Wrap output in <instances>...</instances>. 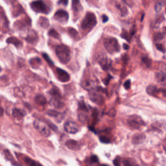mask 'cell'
Masks as SVG:
<instances>
[{"mask_svg":"<svg viewBox=\"0 0 166 166\" xmlns=\"http://www.w3.org/2000/svg\"><path fill=\"white\" fill-rule=\"evenodd\" d=\"M164 37V36L162 33H158L155 37V41H158L160 40H162Z\"/></svg>","mask_w":166,"mask_h":166,"instance_id":"e575fe53","label":"cell"},{"mask_svg":"<svg viewBox=\"0 0 166 166\" xmlns=\"http://www.w3.org/2000/svg\"><path fill=\"white\" fill-rule=\"evenodd\" d=\"M35 101L37 104L41 106L45 105L46 104V99L43 95H38L35 97Z\"/></svg>","mask_w":166,"mask_h":166,"instance_id":"ac0fdd59","label":"cell"},{"mask_svg":"<svg viewBox=\"0 0 166 166\" xmlns=\"http://www.w3.org/2000/svg\"><path fill=\"white\" fill-rule=\"evenodd\" d=\"M48 34L50 36L53 37V38H55V39H59V33L56 31V30L54 29H51L50 30L48 33Z\"/></svg>","mask_w":166,"mask_h":166,"instance_id":"4316f807","label":"cell"},{"mask_svg":"<svg viewBox=\"0 0 166 166\" xmlns=\"http://www.w3.org/2000/svg\"><path fill=\"white\" fill-rule=\"evenodd\" d=\"M0 18L3 21V23L5 25V26L7 27L8 23V20L5 16L3 9L1 7H0Z\"/></svg>","mask_w":166,"mask_h":166,"instance_id":"7402d4cb","label":"cell"},{"mask_svg":"<svg viewBox=\"0 0 166 166\" xmlns=\"http://www.w3.org/2000/svg\"><path fill=\"white\" fill-rule=\"evenodd\" d=\"M56 74L58 79L61 82H67L70 79L69 74L66 71L59 68L56 69Z\"/></svg>","mask_w":166,"mask_h":166,"instance_id":"9c48e42d","label":"cell"},{"mask_svg":"<svg viewBox=\"0 0 166 166\" xmlns=\"http://www.w3.org/2000/svg\"><path fill=\"white\" fill-rule=\"evenodd\" d=\"M56 54L59 61L63 64H67L71 59V52L67 46L59 45L56 49Z\"/></svg>","mask_w":166,"mask_h":166,"instance_id":"6da1fadb","label":"cell"},{"mask_svg":"<svg viewBox=\"0 0 166 166\" xmlns=\"http://www.w3.org/2000/svg\"><path fill=\"white\" fill-rule=\"evenodd\" d=\"M102 22L103 23H105L106 22L108 21V17L106 15H103L102 16Z\"/></svg>","mask_w":166,"mask_h":166,"instance_id":"ab89813d","label":"cell"},{"mask_svg":"<svg viewBox=\"0 0 166 166\" xmlns=\"http://www.w3.org/2000/svg\"><path fill=\"white\" fill-rule=\"evenodd\" d=\"M157 78L159 82L161 83L165 84L166 82V74L163 72H160L157 75Z\"/></svg>","mask_w":166,"mask_h":166,"instance_id":"ffe728a7","label":"cell"},{"mask_svg":"<svg viewBox=\"0 0 166 166\" xmlns=\"http://www.w3.org/2000/svg\"><path fill=\"white\" fill-rule=\"evenodd\" d=\"M99 140L103 143H109L111 142L110 139L106 136H101L99 137Z\"/></svg>","mask_w":166,"mask_h":166,"instance_id":"f546056e","label":"cell"},{"mask_svg":"<svg viewBox=\"0 0 166 166\" xmlns=\"http://www.w3.org/2000/svg\"><path fill=\"white\" fill-rule=\"evenodd\" d=\"M144 15L142 16V17L141 21H143V18H144Z\"/></svg>","mask_w":166,"mask_h":166,"instance_id":"ee69618b","label":"cell"},{"mask_svg":"<svg viewBox=\"0 0 166 166\" xmlns=\"http://www.w3.org/2000/svg\"><path fill=\"white\" fill-rule=\"evenodd\" d=\"M122 1L130 7H133L134 4L133 0H122Z\"/></svg>","mask_w":166,"mask_h":166,"instance_id":"d590c367","label":"cell"},{"mask_svg":"<svg viewBox=\"0 0 166 166\" xmlns=\"http://www.w3.org/2000/svg\"><path fill=\"white\" fill-rule=\"evenodd\" d=\"M65 145L69 149L77 151L80 149L81 145L78 142L74 140H69L66 141Z\"/></svg>","mask_w":166,"mask_h":166,"instance_id":"7c38bea8","label":"cell"},{"mask_svg":"<svg viewBox=\"0 0 166 166\" xmlns=\"http://www.w3.org/2000/svg\"><path fill=\"white\" fill-rule=\"evenodd\" d=\"M123 47L124 49L128 50L130 48V46L128 45H127L126 43H124L123 45Z\"/></svg>","mask_w":166,"mask_h":166,"instance_id":"60d3db41","label":"cell"},{"mask_svg":"<svg viewBox=\"0 0 166 166\" xmlns=\"http://www.w3.org/2000/svg\"><path fill=\"white\" fill-rule=\"evenodd\" d=\"M7 42L8 43L13 44L17 48L21 47V46H23V43L21 41L15 37H10L8 38L7 39Z\"/></svg>","mask_w":166,"mask_h":166,"instance_id":"2e32d148","label":"cell"},{"mask_svg":"<svg viewBox=\"0 0 166 166\" xmlns=\"http://www.w3.org/2000/svg\"><path fill=\"white\" fill-rule=\"evenodd\" d=\"M30 6L32 9L37 13L47 14L48 12L47 6L42 0H37L32 2Z\"/></svg>","mask_w":166,"mask_h":166,"instance_id":"8992f818","label":"cell"},{"mask_svg":"<svg viewBox=\"0 0 166 166\" xmlns=\"http://www.w3.org/2000/svg\"><path fill=\"white\" fill-rule=\"evenodd\" d=\"M27 41H28V43H35L36 40H37L36 38L32 36L31 35L27 37V38L26 39Z\"/></svg>","mask_w":166,"mask_h":166,"instance_id":"836d02e7","label":"cell"},{"mask_svg":"<svg viewBox=\"0 0 166 166\" xmlns=\"http://www.w3.org/2000/svg\"><path fill=\"white\" fill-rule=\"evenodd\" d=\"M34 125L35 128L38 130L43 136L45 137H48L49 136L51 132L50 130L49 127L45 122L42 121L41 120H37L34 122Z\"/></svg>","mask_w":166,"mask_h":166,"instance_id":"52a82bcc","label":"cell"},{"mask_svg":"<svg viewBox=\"0 0 166 166\" xmlns=\"http://www.w3.org/2000/svg\"><path fill=\"white\" fill-rule=\"evenodd\" d=\"M97 18L95 14L92 12H88L82 21L81 27L83 29H91L97 25Z\"/></svg>","mask_w":166,"mask_h":166,"instance_id":"7a4b0ae2","label":"cell"},{"mask_svg":"<svg viewBox=\"0 0 166 166\" xmlns=\"http://www.w3.org/2000/svg\"><path fill=\"white\" fill-rule=\"evenodd\" d=\"M89 96L91 100L97 104L100 105L103 103L104 98L103 96L98 93L92 92L89 94Z\"/></svg>","mask_w":166,"mask_h":166,"instance_id":"8fae6325","label":"cell"},{"mask_svg":"<svg viewBox=\"0 0 166 166\" xmlns=\"http://www.w3.org/2000/svg\"><path fill=\"white\" fill-rule=\"evenodd\" d=\"M3 109L0 107V117H2L3 115Z\"/></svg>","mask_w":166,"mask_h":166,"instance_id":"b9f144b4","label":"cell"},{"mask_svg":"<svg viewBox=\"0 0 166 166\" xmlns=\"http://www.w3.org/2000/svg\"><path fill=\"white\" fill-rule=\"evenodd\" d=\"M104 45L106 49L110 54L118 52L120 51V45L117 40L115 38H108L104 43Z\"/></svg>","mask_w":166,"mask_h":166,"instance_id":"3957f363","label":"cell"},{"mask_svg":"<svg viewBox=\"0 0 166 166\" xmlns=\"http://www.w3.org/2000/svg\"><path fill=\"white\" fill-rule=\"evenodd\" d=\"M54 18L61 23H65L69 18V15L67 12L63 9L59 10L55 14Z\"/></svg>","mask_w":166,"mask_h":166,"instance_id":"30bf717a","label":"cell"},{"mask_svg":"<svg viewBox=\"0 0 166 166\" xmlns=\"http://www.w3.org/2000/svg\"><path fill=\"white\" fill-rule=\"evenodd\" d=\"M89 160H90V163H97L99 162L98 157L96 155H92V156H91L89 158Z\"/></svg>","mask_w":166,"mask_h":166,"instance_id":"4dcf8cb0","label":"cell"},{"mask_svg":"<svg viewBox=\"0 0 166 166\" xmlns=\"http://www.w3.org/2000/svg\"><path fill=\"white\" fill-rule=\"evenodd\" d=\"M68 3V0H59L58 3L59 5H63L66 6Z\"/></svg>","mask_w":166,"mask_h":166,"instance_id":"74e56055","label":"cell"},{"mask_svg":"<svg viewBox=\"0 0 166 166\" xmlns=\"http://www.w3.org/2000/svg\"><path fill=\"white\" fill-rule=\"evenodd\" d=\"M69 34L75 40H77L79 38V35L77 31L73 28H69L68 29Z\"/></svg>","mask_w":166,"mask_h":166,"instance_id":"44dd1931","label":"cell"},{"mask_svg":"<svg viewBox=\"0 0 166 166\" xmlns=\"http://www.w3.org/2000/svg\"><path fill=\"white\" fill-rule=\"evenodd\" d=\"M64 129L67 133L75 134L78 132L79 128L76 122L72 121H68L64 125Z\"/></svg>","mask_w":166,"mask_h":166,"instance_id":"ba28073f","label":"cell"},{"mask_svg":"<svg viewBox=\"0 0 166 166\" xmlns=\"http://www.w3.org/2000/svg\"><path fill=\"white\" fill-rule=\"evenodd\" d=\"M165 5V0L160 1L156 3L155 5V10L156 12H159Z\"/></svg>","mask_w":166,"mask_h":166,"instance_id":"d4e9b609","label":"cell"},{"mask_svg":"<svg viewBox=\"0 0 166 166\" xmlns=\"http://www.w3.org/2000/svg\"><path fill=\"white\" fill-rule=\"evenodd\" d=\"M145 137L144 135L142 133H137L134 135L133 137V142L135 144H139L144 141L145 140Z\"/></svg>","mask_w":166,"mask_h":166,"instance_id":"5bb4252c","label":"cell"},{"mask_svg":"<svg viewBox=\"0 0 166 166\" xmlns=\"http://www.w3.org/2000/svg\"><path fill=\"white\" fill-rule=\"evenodd\" d=\"M43 58L45 59V60L46 61V62L48 64H49L50 66H53L54 65V63L51 60V59L49 58L47 54L46 53H43Z\"/></svg>","mask_w":166,"mask_h":166,"instance_id":"83f0119b","label":"cell"},{"mask_svg":"<svg viewBox=\"0 0 166 166\" xmlns=\"http://www.w3.org/2000/svg\"><path fill=\"white\" fill-rule=\"evenodd\" d=\"M39 23L41 27L44 28H46L49 26V23L47 19L45 17H41L39 19Z\"/></svg>","mask_w":166,"mask_h":166,"instance_id":"603a6c76","label":"cell"},{"mask_svg":"<svg viewBox=\"0 0 166 166\" xmlns=\"http://www.w3.org/2000/svg\"><path fill=\"white\" fill-rule=\"evenodd\" d=\"M84 87L85 89H87L88 90L90 91L92 89H95V84L92 81H86L84 82Z\"/></svg>","mask_w":166,"mask_h":166,"instance_id":"d6986e66","label":"cell"},{"mask_svg":"<svg viewBox=\"0 0 166 166\" xmlns=\"http://www.w3.org/2000/svg\"><path fill=\"white\" fill-rule=\"evenodd\" d=\"M156 47L159 51H161V52L164 53L165 52V48L164 46H163V45L157 43V44L156 45Z\"/></svg>","mask_w":166,"mask_h":166,"instance_id":"d6a6232c","label":"cell"},{"mask_svg":"<svg viewBox=\"0 0 166 166\" xmlns=\"http://www.w3.org/2000/svg\"><path fill=\"white\" fill-rule=\"evenodd\" d=\"M127 122L132 128L135 130L140 129L145 125V122L141 117L137 115H133L129 117Z\"/></svg>","mask_w":166,"mask_h":166,"instance_id":"5b68a950","label":"cell"},{"mask_svg":"<svg viewBox=\"0 0 166 166\" xmlns=\"http://www.w3.org/2000/svg\"><path fill=\"white\" fill-rule=\"evenodd\" d=\"M121 163V160L120 158H116L113 161V164L115 165H120Z\"/></svg>","mask_w":166,"mask_h":166,"instance_id":"f35d334b","label":"cell"},{"mask_svg":"<svg viewBox=\"0 0 166 166\" xmlns=\"http://www.w3.org/2000/svg\"><path fill=\"white\" fill-rule=\"evenodd\" d=\"M142 60L143 63L146 65L147 67H149L151 65V59L148 58V57H143Z\"/></svg>","mask_w":166,"mask_h":166,"instance_id":"f1b7e54d","label":"cell"},{"mask_svg":"<svg viewBox=\"0 0 166 166\" xmlns=\"http://www.w3.org/2000/svg\"><path fill=\"white\" fill-rule=\"evenodd\" d=\"M48 115L49 116L53 117H57L59 114V113L54 110H50L48 112Z\"/></svg>","mask_w":166,"mask_h":166,"instance_id":"1f68e13d","label":"cell"},{"mask_svg":"<svg viewBox=\"0 0 166 166\" xmlns=\"http://www.w3.org/2000/svg\"><path fill=\"white\" fill-rule=\"evenodd\" d=\"M23 161L25 163H26L27 165H30V166H36V165H39V164H37V163L34 161L33 160L30 159L29 157H25L23 158Z\"/></svg>","mask_w":166,"mask_h":166,"instance_id":"484cf974","label":"cell"},{"mask_svg":"<svg viewBox=\"0 0 166 166\" xmlns=\"http://www.w3.org/2000/svg\"><path fill=\"white\" fill-rule=\"evenodd\" d=\"M147 92L148 94H149L151 95H156L159 92H166V91L164 90L162 92V90H159L155 86H149L147 87L146 89Z\"/></svg>","mask_w":166,"mask_h":166,"instance_id":"9a60e30c","label":"cell"},{"mask_svg":"<svg viewBox=\"0 0 166 166\" xmlns=\"http://www.w3.org/2000/svg\"><path fill=\"white\" fill-rule=\"evenodd\" d=\"M26 115L25 111L21 109L14 108L12 110V116L15 119H21Z\"/></svg>","mask_w":166,"mask_h":166,"instance_id":"4fadbf2b","label":"cell"},{"mask_svg":"<svg viewBox=\"0 0 166 166\" xmlns=\"http://www.w3.org/2000/svg\"><path fill=\"white\" fill-rule=\"evenodd\" d=\"M72 9L74 12H79L82 9L79 0H72Z\"/></svg>","mask_w":166,"mask_h":166,"instance_id":"e0dca14e","label":"cell"},{"mask_svg":"<svg viewBox=\"0 0 166 166\" xmlns=\"http://www.w3.org/2000/svg\"><path fill=\"white\" fill-rule=\"evenodd\" d=\"M131 81L130 80H128V81H127L126 82H125V83L123 84V86L124 88H125V89H130V87H131Z\"/></svg>","mask_w":166,"mask_h":166,"instance_id":"8d00e7d4","label":"cell"},{"mask_svg":"<svg viewBox=\"0 0 166 166\" xmlns=\"http://www.w3.org/2000/svg\"><path fill=\"white\" fill-rule=\"evenodd\" d=\"M5 1H6V2H7L8 3H13L14 2V1H15L14 0H5Z\"/></svg>","mask_w":166,"mask_h":166,"instance_id":"7bdbcfd3","label":"cell"},{"mask_svg":"<svg viewBox=\"0 0 166 166\" xmlns=\"http://www.w3.org/2000/svg\"><path fill=\"white\" fill-rule=\"evenodd\" d=\"M117 8H118L120 11L122 16H124L125 15H127V14L128 13V10H127L126 7L125 6L122 5L121 3L117 4Z\"/></svg>","mask_w":166,"mask_h":166,"instance_id":"cb8c5ba5","label":"cell"},{"mask_svg":"<svg viewBox=\"0 0 166 166\" xmlns=\"http://www.w3.org/2000/svg\"><path fill=\"white\" fill-rule=\"evenodd\" d=\"M51 96L50 103L57 108L62 107L63 103L61 101V97L59 90L57 88H53L49 91Z\"/></svg>","mask_w":166,"mask_h":166,"instance_id":"277c9868","label":"cell"},{"mask_svg":"<svg viewBox=\"0 0 166 166\" xmlns=\"http://www.w3.org/2000/svg\"><path fill=\"white\" fill-rule=\"evenodd\" d=\"M1 71V68L0 67V71Z\"/></svg>","mask_w":166,"mask_h":166,"instance_id":"f6af8a7d","label":"cell"}]
</instances>
